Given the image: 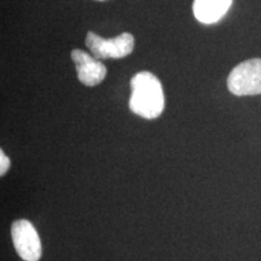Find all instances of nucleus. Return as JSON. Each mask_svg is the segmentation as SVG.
<instances>
[{"label": "nucleus", "instance_id": "nucleus-2", "mask_svg": "<svg viewBox=\"0 0 261 261\" xmlns=\"http://www.w3.org/2000/svg\"><path fill=\"white\" fill-rule=\"evenodd\" d=\"M227 87L236 96L261 93V58H253L236 65L227 77Z\"/></svg>", "mask_w": 261, "mask_h": 261}, {"label": "nucleus", "instance_id": "nucleus-5", "mask_svg": "<svg viewBox=\"0 0 261 261\" xmlns=\"http://www.w3.org/2000/svg\"><path fill=\"white\" fill-rule=\"evenodd\" d=\"M71 60L75 63L77 77L85 86H97L104 80L107 75V68L96 57L86 54L83 50L75 48L71 51Z\"/></svg>", "mask_w": 261, "mask_h": 261}, {"label": "nucleus", "instance_id": "nucleus-4", "mask_svg": "<svg viewBox=\"0 0 261 261\" xmlns=\"http://www.w3.org/2000/svg\"><path fill=\"white\" fill-rule=\"evenodd\" d=\"M11 236L16 252L22 260H40L42 254L41 241L31 221L16 220L11 226Z\"/></svg>", "mask_w": 261, "mask_h": 261}, {"label": "nucleus", "instance_id": "nucleus-7", "mask_svg": "<svg viewBox=\"0 0 261 261\" xmlns=\"http://www.w3.org/2000/svg\"><path fill=\"white\" fill-rule=\"evenodd\" d=\"M10 160L8 156L4 154V151H0V175H5L6 172L9 171L10 168Z\"/></svg>", "mask_w": 261, "mask_h": 261}, {"label": "nucleus", "instance_id": "nucleus-3", "mask_svg": "<svg viewBox=\"0 0 261 261\" xmlns=\"http://www.w3.org/2000/svg\"><path fill=\"white\" fill-rule=\"evenodd\" d=\"M86 46L97 60L123 58L132 54L135 38L129 33H122L115 38L104 39L96 33L89 32L86 37Z\"/></svg>", "mask_w": 261, "mask_h": 261}, {"label": "nucleus", "instance_id": "nucleus-8", "mask_svg": "<svg viewBox=\"0 0 261 261\" xmlns=\"http://www.w3.org/2000/svg\"><path fill=\"white\" fill-rule=\"evenodd\" d=\"M98 2H104V0H98Z\"/></svg>", "mask_w": 261, "mask_h": 261}, {"label": "nucleus", "instance_id": "nucleus-1", "mask_svg": "<svg viewBox=\"0 0 261 261\" xmlns=\"http://www.w3.org/2000/svg\"><path fill=\"white\" fill-rule=\"evenodd\" d=\"M129 109L136 115L152 120L161 115L165 96L160 80L150 71H140L130 80Z\"/></svg>", "mask_w": 261, "mask_h": 261}, {"label": "nucleus", "instance_id": "nucleus-6", "mask_svg": "<svg viewBox=\"0 0 261 261\" xmlns=\"http://www.w3.org/2000/svg\"><path fill=\"white\" fill-rule=\"evenodd\" d=\"M232 0H195L194 15L204 24H212L220 21L226 15Z\"/></svg>", "mask_w": 261, "mask_h": 261}]
</instances>
